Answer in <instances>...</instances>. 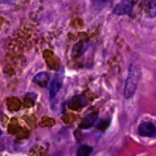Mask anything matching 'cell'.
I'll list each match as a JSON object with an SVG mask.
<instances>
[{
  "label": "cell",
  "instance_id": "1",
  "mask_svg": "<svg viewBox=\"0 0 156 156\" xmlns=\"http://www.w3.org/2000/svg\"><path fill=\"white\" fill-rule=\"evenodd\" d=\"M140 79H141V68L139 64L132 63L129 68L128 76L126 79V83L124 88L125 99L129 100L135 94Z\"/></svg>",
  "mask_w": 156,
  "mask_h": 156
},
{
  "label": "cell",
  "instance_id": "2",
  "mask_svg": "<svg viewBox=\"0 0 156 156\" xmlns=\"http://www.w3.org/2000/svg\"><path fill=\"white\" fill-rule=\"evenodd\" d=\"M138 133L142 137L155 138L156 126L152 122H149V121L142 122L138 126Z\"/></svg>",
  "mask_w": 156,
  "mask_h": 156
},
{
  "label": "cell",
  "instance_id": "3",
  "mask_svg": "<svg viewBox=\"0 0 156 156\" xmlns=\"http://www.w3.org/2000/svg\"><path fill=\"white\" fill-rule=\"evenodd\" d=\"M88 103V100L83 95H76L71 98L69 102V108L74 111H78L85 107Z\"/></svg>",
  "mask_w": 156,
  "mask_h": 156
},
{
  "label": "cell",
  "instance_id": "4",
  "mask_svg": "<svg viewBox=\"0 0 156 156\" xmlns=\"http://www.w3.org/2000/svg\"><path fill=\"white\" fill-rule=\"evenodd\" d=\"M61 86H62V77L59 74H56L50 82V87H49V97H50V99L55 98V96L59 91Z\"/></svg>",
  "mask_w": 156,
  "mask_h": 156
},
{
  "label": "cell",
  "instance_id": "5",
  "mask_svg": "<svg viewBox=\"0 0 156 156\" xmlns=\"http://www.w3.org/2000/svg\"><path fill=\"white\" fill-rule=\"evenodd\" d=\"M132 9H133V1L124 0L116 5V7L113 10V13L116 15H127L132 12Z\"/></svg>",
  "mask_w": 156,
  "mask_h": 156
},
{
  "label": "cell",
  "instance_id": "6",
  "mask_svg": "<svg viewBox=\"0 0 156 156\" xmlns=\"http://www.w3.org/2000/svg\"><path fill=\"white\" fill-rule=\"evenodd\" d=\"M98 120V114L96 112H93V113H90V114H88L86 117L83 118V120L81 121V122L80 123L79 127L80 129H83V130H87V129H90L91 128L96 121Z\"/></svg>",
  "mask_w": 156,
  "mask_h": 156
},
{
  "label": "cell",
  "instance_id": "7",
  "mask_svg": "<svg viewBox=\"0 0 156 156\" xmlns=\"http://www.w3.org/2000/svg\"><path fill=\"white\" fill-rule=\"evenodd\" d=\"M49 80H50V76L48 72H45V71H42V72H39L37 73L34 79H33V81L40 86V87H47L48 82H49Z\"/></svg>",
  "mask_w": 156,
  "mask_h": 156
},
{
  "label": "cell",
  "instance_id": "8",
  "mask_svg": "<svg viewBox=\"0 0 156 156\" xmlns=\"http://www.w3.org/2000/svg\"><path fill=\"white\" fill-rule=\"evenodd\" d=\"M145 8L150 17L156 16V0H145Z\"/></svg>",
  "mask_w": 156,
  "mask_h": 156
},
{
  "label": "cell",
  "instance_id": "9",
  "mask_svg": "<svg viewBox=\"0 0 156 156\" xmlns=\"http://www.w3.org/2000/svg\"><path fill=\"white\" fill-rule=\"evenodd\" d=\"M93 151V148L90 145H80L77 150V156H89Z\"/></svg>",
  "mask_w": 156,
  "mask_h": 156
},
{
  "label": "cell",
  "instance_id": "10",
  "mask_svg": "<svg viewBox=\"0 0 156 156\" xmlns=\"http://www.w3.org/2000/svg\"><path fill=\"white\" fill-rule=\"evenodd\" d=\"M111 121L110 120H101L97 124V129L100 131H105L110 126Z\"/></svg>",
  "mask_w": 156,
  "mask_h": 156
},
{
  "label": "cell",
  "instance_id": "11",
  "mask_svg": "<svg viewBox=\"0 0 156 156\" xmlns=\"http://www.w3.org/2000/svg\"><path fill=\"white\" fill-rule=\"evenodd\" d=\"M2 135V131H1V129H0V136Z\"/></svg>",
  "mask_w": 156,
  "mask_h": 156
},
{
  "label": "cell",
  "instance_id": "12",
  "mask_svg": "<svg viewBox=\"0 0 156 156\" xmlns=\"http://www.w3.org/2000/svg\"><path fill=\"white\" fill-rule=\"evenodd\" d=\"M102 1H108V0H102Z\"/></svg>",
  "mask_w": 156,
  "mask_h": 156
}]
</instances>
